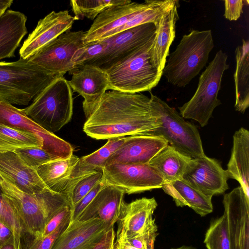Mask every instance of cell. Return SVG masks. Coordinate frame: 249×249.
Segmentation results:
<instances>
[{
	"label": "cell",
	"mask_w": 249,
	"mask_h": 249,
	"mask_svg": "<svg viewBox=\"0 0 249 249\" xmlns=\"http://www.w3.org/2000/svg\"><path fill=\"white\" fill-rule=\"evenodd\" d=\"M160 125L150 97L139 93L106 92L90 116L83 131L96 140L147 135Z\"/></svg>",
	"instance_id": "obj_1"
},
{
	"label": "cell",
	"mask_w": 249,
	"mask_h": 249,
	"mask_svg": "<svg viewBox=\"0 0 249 249\" xmlns=\"http://www.w3.org/2000/svg\"><path fill=\"white\" fill-rule=\"evenodd\" d=\"M3 193L15 210L21 228V239L41 237L52 217L62 208L71 206L65 195L50 189L37 195L26 193L4 180Z\"/></svg>",
	"instance_id": "obj_2"
},
{
	"label": "cell",
	"mask_w": 249,
	"mask_h": 249,
	"mask_svg": "<svg viewBox=\"0 0 249 249\" xmlns=\"http://www.w3.org/2000/svg\"><path fill=\"white\" fill-rule=\"evenodd\" d=\"M60 76L28 59L0 61V100L11 105L26 106Z\"/></svg>",
	"instance_id": "obj_3"
},
{
	"label": "cell",
	"mask_w": 249,
	"mask_h": 249,
	"mask_svg": "<svg viewBox=\"0 0 249 249\" xmlns=\"http://www.w3.org/2000/svg\"><path fill=\"white\" fill-rule=\"evenodd\" d=\"M214 46L211 30H192L169 55L162 75L173 85L185 87L205 66Z\"/></svg>",
	"instance_id": "obj_4"
},
{
	"label": "cell",
	"mask_w": 249,
	"mask_h": 249,
	"mask_svg": "<svg viewBox=\"0 0 249 249\" xmlns=\"http://www.w3.org/2000/svg\"><path fill=\"white\" fill-rule=\"evenodd\" d=\"M155 36L105 70L108 78V89L136 93L150 91L158 84L162 73L150 61V49Z\"/></svg>",
	"instance_id": "obj_5"
},
{
	"label": "cell",
	"mask_w": 249,
	"mask_h": 249,
	"mask_svg": "<svg viewBox=\"0 0 249 249\" xmlns=\"http://www.w3.org/2000/svg\"><path fill=\"white\" fill-rule=\"evenodd\" d=\"M21 109L47 131H59L71 121L73 114L72 91L68 80L64 76L57 78Z\"/></svg>",
	"instance_id": "obj_6"
},
{
	"label": "cell",
	"mask_w": 249,
	"mask_h": 249,
	"mask_svg": "<svg viewBox=\"0 0 249 249\" xmlns=\"http://www.w3.org/2000/svg\"><path fill=\"white\" fill-rule=\"evenodd\" d=\"M150 99L160 125L147 135L163 138L169 145L192 159L204 156L201 138L196 126L186 121L174 108L151 92Z\"/></svg>",
	"instance_id": "obj_7"
},
{
	"label": "cell",
	"mask_w": 249,
	"mask_h": 249,
	"mask_svg": "<svg viewBox=\"0 0 249 249\" xmlns=\"http://www.w3.org/2000/svg\"><path fill=\"white\" fill-rule=\"evenodd\" d=\"M227 58V54L222 50L216 53L200 76L194 95L178 107L180 115L183 118L194 120L202 127L207 124L214 109L221 104L217 95L223 73L229 68Z\"/></svg>",
	"instance_id": "obj_8"
},
{
	"label": "cell",
	"mask_w": 249,
	"mask_h": 249,
	"mask_svg": "<svg viewBox=\"0 0 249 249\" xmlns=\"http://www.w3.org/2000/svg\"><path fill=\"white\" fill-rule=\"evenodd\" d=\"M102 180L127 194L162 188L165 183L161 175L149 163L107 165L103 170Z\"/></svg>",
	"instance_id": "obj_9"
},
{
	"label": "cell",
	"mask_w": 249,
	"mask_h": 249,
	"mask_svg": "<svg viewBox=\"0 0 249 249\" xmlns=\"http://www.w3.org/2000/svg\"><path fill=\"white\" fill-rule=\"evenodd\" d=\"M85 32L67 31L41 48L28 59L41 68L62 76L77 69L72 63L76 52L83 45Z\"/></svg>",
	"instance_id": "obj_10"
},
{
	"label": "cell",
	"mask_w": 249,
	"mask_h": 249,
	"mask_svg": "<svg viewBox=\"0 0 249 249\" xmlns=\"http://www.w3.org/2000/svg\"><path fill=\"white\" fill-rule=\"evenodd\" d=\"M228 179L227 171L223 169L220 162L206 155L192 159L181 178L211 198L213 196L224 194L229 189Z\"/></svg>",
	"instance_id": "obj_11"
},
{
	"label": "cell",
	"mask_w": 249,
	"mask_h": 249,
	"mask_svg": "<svg viewBox=\"0 0 249 249\" xmlns=\"http://www.w3.org/2000/svg\"><path fill=\"white\" fill-rule=\"evenodd\" d=\"M156 32L155 24L147 23L104 39L107 44L105 51L97 58L86 64L105 70L146 42L155 35Z\"/></svg>",
	"instance_id": "obj_12"
},
{
	"label": "cell",
	"mask_w": 249,
	"mask_h": 249,
	"mask_svg": "<svg viewBox=\"0 0 249 249\" xmlns=\"http://www.w3.org/2000/svg\"><path fill=\"white\" fill-rule=\"evenodd\" d=\"M0 124L40 136L43 140L42 149L56 159L68 158L73 154V148L69 142L42 128L28 118L21 109L0 100Z\"/></svg>",
	"instance_id": "obj_13"
},
{
	"label": "cell",
	"mask_w": 249,
	"mask_h": 249,
	"mask_svg": "<svg viewBox=\"0 0 249 249\" xmlns=\"http://www.w3.org/2000/svg\"><path fill=\"white\" fill-rule=\"evenodd\" d=\"M230 249H249V198L238 186L224 195Z\"/></svg>",
	"instance_id": "obj_14"
},
{
	"label": "cell",
	"mask_w": 249,
	"mask_h": 249,
	"mask_svg": "<svg viewBox=\"0 0 249 249\" xmlns=\"http://www.w3.org/2000/svg\"><path fill=\"white\" fill-rule=\"evenodd\" d=\"M71 73L68 84L73 92L83 97V111L88 119L108 89L107 75L105 70L89 64L80 66Z\"/></svg>",
	"instance_id": "obj_15"
},
{
	"label": "cell",
	"mask_w": 249,
	"mask_h": 249,
	"mask_svg": "<svg viewBox=\"0 0 249 249\" xmlns=\"http://www.w3.org/2000/svg\"><path fill=\"white\" fill-rule=\"evenodd\" d=\"M158 206L154 197H142L130 203L123 202L117 220L116 240L124 241L142 233L154 222Z\"/></svg>",
	"instance_id": "obj_16"
},
{
	"label": "cell",
	"mask_w": 249,
	"mask_h": 249,
	"mask_svg": "<svg viewBox=\"0 0 249 249\" xmlns=\"http://www.w3.org/2000/svg\"><path fill=\"white\" fill-rule=\"evenodd\" d=\"M67 10L52 11L40 19L28 35L19 52L20 57L26 59L62 34L71 30L75 20Z\"/></svg>",
	"instance_id": "obj_17"
},
{
	"label": "cell",
	"mask_w": 249,
	"mask_h": 249,
	"mask_svg": "<svg viewBox=\"0 0 249 249\" xmlns=\"http://www.w3.org/2000/svg\"><path fill=\"white\" fill-rule=\"evenodd\" d=\"M131 1L111 6L101 13L94 20L89 29L85 32L83 44L107 38L116 32L146 5Z\"/></svg>",
	"instance_id": "obj_18"
},
{
	"label": "cell",
	"mask_w": 249,
	"mask_h": 249,
	"mask_svg": "<svg viewBox=\"0 0 249 249\" xmlns=\"http://www.w3.org/2000/svg\"><path fill=\"white\" fill-rule=\"evenodd\" d=\"M167 145V141L159 136L133 135L125 137L123 143L108 159L106 166L113 163H148Z\"/></svg>",
	"instance_id": "obj_19"
},
{
	"label": "cell",
	"mask_w": 249,
	"mask_h": 249,
	"mask_svg": "<svg viewBox=\"0 0 249 249\" xmlns=\"http://www.w3.org/2000/svg\"><path fill=\"white\" fill-rule=\"evenodd\" d=\"M0 175L4 180L31 195L49 190L36 169L28 166L14 152H0Z\"/></svg>",
	"instance_id": "obj_20"
},
{
	"label": "cell",
	"mask_w": 249,
	"mask_h": 249,
	"mask_svg": "<svg viewBox=\"0 0 249 249\" xmlns=\"http://www.w3.org/2000/svg\"><path fill=\"white\" fill-rule=\"evenodd\" d=\"M113 228L99 219L69 224L52 249H92Z\"/></svg>",
	"instance_id": "obj_21"
},
{
	"label": "cell",
	"mask_w": 249,
	"mask_h": 249,
	"mask_svg": "<svg viewBox=\"0 0 249 249\" xmlns=\"http://www.w3.org/2000/svg\"><path fill=\"white\" fill-rule=\"evenodd\" d=\"M124 194L122 190L104 184L91 202L71 224L99 219L113 227L118 220Z\"/></svg>",
	"instance_id": "obj_22"
},
{
	"label": "cell",
	"mask_w": 249,
	"mask_h": 249,
	"mask_svg": "<svg viewBox=\"0 0 249 249\" xmlns=\"http://www.w3.org/2000/svg\"><path fill=\"white\" fill-rule=\"evenodd\" d=\"M179 1L176 0L155 25L156 32L150 49V61L160 73H162L170 47L176 36V25L179 19Z\"/></svg>",
	"instance_id": "obj_23"
},
{
	"label": "cell",
	"mask_w": 249,
	"mask_h": 249,
	"mask_svg": "<svg viewBox=\"0 0 249 249\" xmlns=\"http://www.w3.org/2000/svg\"><path fill=\"white\" fill-rule=\"evenodd\" d=\"M229 178L236 180L249 198V131L241 127L233 135V144L226 170Z\"/></svg>",
	"instance_id": "obj_24"
},
{
	"label": "cell",
	"mask_w": 249,
	"mask_h": 249,
	"mask_svg": "<svg viewBox=\"0 0 249 249\" xmlns=\"http://www.w3.org/2000/svg\"><path fill=\"white\" fill-rule=\"evenodd\" d=\"M26 16L7 10L0 17V60L15 56V53L27 33Z\"/></svg>",
	"instance_id": "obj_25"
},
{
	"label": "cell",
	"mask_w": 249,
	"mask_h": 249,
	"mask_svg": "<svg viewBox=\"0 0 249 249\" xmlns=\"http://www.w3.org/2000/svg\"><path fill=\"white\" fill-rule=\"evenodd\" d=\"M162 189L171 196L177 206H188L201 216L213 211L212 198L194 189L181 179L163 184Z\"/></svg>",
	"instance_id": "obj_26"
},
{
	"label": "cell",
	"mask_w": 249,
	"mask_h": 249,
	"mask_svg": "<svg viewBox=\"0 0 249 249\" xmlns=\"http://www.w3.org/2000/svg\"><path fill=\"white\" fill-rule=\"evenodd\" d=\"M242 45L236 47V68L234 73L236 111L244 113L249 107V42L242 40Z\"/></svg>",
	"instance_id": "obj_27"
},
{
	"label": "cell",
	"mask_w": 249,
	"mask_h": 249,
	"mask_svg": "<svg viewBox=\"0 0 249 249\" xmlns=\"http://www.w3.org/2000/svg\"><path fill=\"white\" fill-rule=\"evenodd\" d=\"M192 159L167 145L149 162L161 175L164 183L181 179Z\"/></svg>",
	"instance_id": "obj_28"
},
{
	"label": "cell",
	"mask_w": 249,
	"mask_h": 249,
	"mask_svg": "<svg viewBox=\"0 0 249 249\" xmlns=\"http://www.w3.org/2000/svg\"><path fill=\"white\" fill-rule=\"evenodd\" d=\"M79 158L72 154L66 158H60L48 161L36 169V172L47 186L57 193L61 186L70 177Z\"/></svg>",
	"instance_id": "obj_29"
},
{
	"label": "cell",
	"mask_w": 249,
	"mask_h": 249,
	"mask_svg": "<svg viewBox=\"0 0 249 249\" xmlns=\"http://www.w3.org/2000/svg\"><path fill=\"white\" fill-rule=\"evenodd\" d=\"M43 146V140L37 135L0 124V152L25 147L42 148Z\"/></svg>",
	"instance_id": "obj_30"
},
{
	"label": "cell",
	"mask_w": 249,
	"mask_h": 249,
	"mask_svg": "<svg viewBox=\"0 0 249 249\" xmlns=\"http://www.w3.org/2000/svg\"><path fill=\"white\" fill-rule=\"evenodd\" d=\"M131 2L129 0H71L70 4L76 20L84 18L93 20L103 11L111 6Z\"/></svg>",
	"instance_id": "obj_31"
},
{
	"label": "cell",
	"mask_w": 249,
	"mask_h": 249,
	"mask_svg": "<svg viewBox=\"0 0 249 249\" xmlns=\"http://www.w3.org/2000/svg\"><path fill=\"white\" fill-rule=\"evenodd\" d=\"M204 243L207 249H230L228 222L224 213L211 221Z\"/></svg>",
	"instance_id": "obj_32"
},
{
	"label": "cell",
	"mask_w": 249,
	"mask_h": 249,
	"mask_svg": "<svg viewBox=\"0 0 249 249\" xmlns=\"http://www.w3.org/2000/svg\"><path fill=\"white\" fill-rule=\"evenodd\" d=\"M125 139V137L109 139L102 147L89 155L79 158V160L86 166L103 170L108 159L121 146Z\"/></svg>",
	"instance_id": "obj_33"
},
{
	"label": "cell",
	"mask_w": 249,
	"mask_h": 249,
	"mask_svg": "<svg viewBox=\"0 0 249 249\" xmlns=\"http://www.w3.org/2000/svg\"><path fill=\"white\" fill-rule=\"evenodd\" d=\"M0 221L9 227L14 235V246L21 249V228L18 216L8 199L4 195L0 184Z\"/></svg>",
	"instance_id": "obj_34"
},
{
	"label": "cell",
	"mask_w": 249,
	"mask_h": 249,
	"mask_svg": "<svg viewBox=\"0 0 249 249\" xmlns=\"http://www.w3.org/2000/svg\"><path fill=\"white\" fill-rule=\"evenodd\" d=\"M102 177L103 170L95 171L84 176L73 183L66 195L71 209L101 182Z\"/></svg>",
	"instance_id": "obj_35"
},
{
	"label": "cell",
	"mask_w": 249,
	"mask_h": 249,
	"mask_svg": "<svg viewBox=\"0 0 249 249\" xmlns=\"http://www.w3.org/2000/svg\"><path fill=\"white\" fill-rule=\"evenodd\" d=\"M71 216L68 217L53 232L38 238H23L21 239L22 249H52L57 238L67 229Z\"/></svg>",
	"instance_id": "obj_36"
},
{
	"label": "cell",
	"mask_w": 249,
	"mask_h": 249,
	"mask_svg": "<svg viewBox=\"0 0 249 249\" xmlns=\"http://www.w3.org/2000/svg\"><path fill=\"white\" fill-rule=\"evenodd\" d=\"M107 44L103 40L83 44L75 53L72 63L76 69L97 58L107 48Z\"/></svg>",
	"instance_id": "obj_37"
},
{
	"label": "cell",
	"mask_w": 249,
	"mask_h": 249,
	"mask_svg": "<svg viewBox=\"0 0 249 249\" xmlns=\"http://www.w3.org/2000/svg\"><path fill=\"white\" fill-rule=\"evenodd\" d=\"M14 152L29 167L36 169L41 165L57 159L39 148L25 147L16 149Z\"/></svg>",
	"instance_id": "obj_38"
},
{
	"label": "cell",
	"mask_w": 249,
	"mask_h": 249,
	"mask_svg": "<svg viewBox=\"0 0 249 249\" xmlns=\"http://www.w3.org/2000/svg\"><path fill=\"white\" fill-rule=\"evenodd\" d=\"M104 186V183L102 180H101L92 190L73 207L71 209V222L70 224L76 220L81 213L91 202Z\"/></svg>",
	"instance_id": "obj_39"
},
{
	"label": "cell",
	"mask_w": 249,
	"mask_h": 249,
	"mask_svg": "<svg viewBox=\"0 0 249 249\" xmlns=\"http://www.w3.org/2000/svg\"><path fill=\"white\" fill-rule=\"evenodd\" d=\"M71 207L67 206L62 208L46 224L42 236H47L53 232L68 217L71 216Z\"/></svg>",
	"instance_id": "obj_40"
},
{
	"label": "cell",
	"mask_w": 249,
	"mask_h": 249,
	"mask_svg": "<svg viewBox=\"0 0 249 249\" xmlns=\"http://www.w3.org/2000/svg\"><path fill=\"white\" fill-rule=\"evenodd\" d=\"M224 2V17L230 21L237 20L242 13L244 1L226 0Z\"/></svg>",
	"instance_id": "obj_41"
},
{
	"label": "cell",
	"mask_w": 249,
	"mask_h": 249,
	"mask_svg": "<svg viewBox=\"0 0 249 249\" xmlns=\"http://www.w3.org/2000/svg\"><path fill=\"white\" fill-rule=\"evenodd\" d=\"M115 236L113 228L105 233L100 242L92 249H112Z\"/></svg>",
	"instance_id": "obj_42"
},
{
	"label": "cell",
	"mask_w": 249,
	"mask_h": 249,
	"mask_svg": "<svg viewBox=\"0 0 249 249\" xmlns=\"http://www.w3.org/2000/svg\"><path fill=\"white\" fill-rule=\"evenodd\" d=\"M12 240L14 241L12 231L0 221V248Z\"/></svg>",
	"instance_id": "obj_43"
},
{
	"label": "cell",
	"mask_w": 249,
	"mask_h": 249,
	"mask_svg": "<svg viewBox=\"0 0 249 249\" xmlns=\"http://www.w3.org/2000/svg\"><path fill=\"white\" fill-rule=\"evenodd\" d=\"M112 249H137L131 244L128 242L125 241H119L116 240L114 241V244Z\"/></svg>",
	"instance_id": "obj_44"
},
{
	"label": "cell",
	"mask_w": 249,
	"mask_h": 249,
	"mask_svg": "<svg viewBox=\"0 0 249 249\" xmlns=\"http://www.w3.org/2000/svg\"><path fill=\"white\" fill-rule=\"evenodd\" d=\"M12 0H0V8H6L10 7L12 4Z\"/></svg>",
	"instance_id": "obj_45"
},
{
	"label": "cell",
	"mask_w": 249,
	"mask_h": 249,
	"mask_svg": "<svg viewBox=\"0 0 249 249\" xmlns=\"http://www.w3.org/2000/svg\"><path fill=\"white\" fill-rule=\"evenodd\" d=\"M0 249H16L14 246V241L12 240L4 245Z\"/></svg>",
	"instance_id": "obj_46"
},
{
	"label": "cell",
	"mask_w": 249,
	"mask_h": 249,
	"mask_svg": "<svg viewBox=\"0 0 249 249\" xmlns=\"http://www.w3.org/2000/svg\"><path fill=\"white\" fill-rule=\"evenodd\" d=\"M170 249H196L194 247L190 246L187 245H182L181 246L176 247V248H172Z\"/></svg>",
	"instance_id": "obj_47"
},
{
	"label": "cell",
	"mask_w": 249,
	"mask_h": 249,
	"mask_svg": "<svg viewBox=\"0 0 249 249\" xmlns=\"http://www.w3.org/2000/svg\"><path fill=\"white\" fill-rule=\"evenodd\" d=\"M6 10V8H0V17Z\"/></svg>",
	"instance_id": "obj_48"
},
{
	"label": "cell",
	"mask_w": 249,
	"mask_h": 249,
	"mask_svg": "<svg viewBox=\"0 0 249 249\" xmlns=\"http://www.w3.org/2000/svg\"><path fill=\"white\" fill-rule=\"evenodd\" d=\"M3 180H4V179H3V178L0 175V184L3 182Z\"/></svg>",
	"instance_id": "obj_49"
}]
</instances>
